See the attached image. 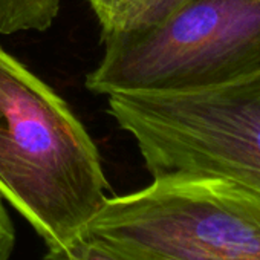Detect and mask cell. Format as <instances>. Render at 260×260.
Here are the masks:
<instances>
[{
    "mask_svg": "<svg viewBox=\"0 0 260 260\" xmlns=\"http://www.w3.org/2000/svg\"><path fill=\"white\" fill-rule=\"evenodd\" d=\"M81 237L118 260H260V194L217 176H156L107 198Z\"/></svg>",
    "mask_w": 260,
    "mask_h": 260,
    "instance_id": "3",
    "label": "cell"
},
{
    "mask_svg": "<svg viewBox=\"0 0 260 260\" xmlns=\"http://www.w3.org/2000/svg\"><path fill=\"white\" fill-rule=\"evenodd\" d=\"M90 92L184 90L260 69V0H185L153 28L107 37Z\"/></svg>",
    "mask_w": 260,
    "mask_h": 260,
    "instance_id": "4",
    "label": "cell"
},
{
    "mask_svg": "<svg viewBox=\"0 0 260 260\" xmlns=\"http://www.w3.org/2000/svg\"><path fill=\"white\" fill-rule=\"evenodd\" d=\"M61 0H0V34L46 31L58 16Z\"/></svg>",
    "mask_w": 260,
    "mask_h": 260,
    "instance_id": "6",
    "label": "cell"
},
{
    "mask_svg": "<svg viewBox=\"0 0 260 260\" xmlns=\"http://www.w3.org/2000/svg\"><path fill=\"white\" fill-rule=\"evenodd\" d=\"M45 260H118V258L112 255L109 251H106L103 246H100L98 243L80 237L63 249L46 252Z\"/></svg>",
    "mask_w": 260,
    "mask_h": 260,
    "instance_id": "7",
    "label": "cell"
},
{
    "mask_svg": "<svg viewBox=\"0 0 260 260\" xmlns=\"http://www.w3.org/2000/svg\"><path fill=\"white\" fill-rule=\"evenodd\" d=\"M100 152L66 101L0 48V196L46 252L83 236L104 205Z\"/></svg>",
    "mask_w": 260,
    "mask_h": 260,
    "instance_id": "1",
    "label": "cell"
},
{
    "mask_svg": "<svg viewBox=\"0 0 260 260\" xmlns=\"http://www.w3.org/2000/svg\"><path fill=\"white\" fill-rule=\"evenodd\" d=\"M153 178L204 175L260 194V69L184 90L107 95Z\"/></svg>",
    "mask_w": 260,
    "mask_h": 260,
    "instance_id": "2",
    "label": "cell"
},
{
    "mask_svg": "<svg viewBox=\"0 0 260 260\" xmlns=\"http://www.w3.org/2000/svg\"><path fill=\"white\" fill-rule=\"evenodd\" d=\"M184 2L185 0H89L101 25L103 40L153 28Z\"/></svg>",
    "mask_w": 260,
    "mask_h": 260,
    "instance_id": "5",
    "label": "cell"
},
{
    "mask_svg": "<svg viewBox=\"0 0 260 260\" xmlns=\"http://www.w3.org/2000/svg\"><path fill=\"white\" fill-rule=\"evenodd\" d=\"M16 246V228L0 196V260H10Z\"/></svg>",
    "mask_w": 260,
    "mask_h": 260,
    "instance_id": "8",
    "label": "cell"
}]
</instances>
